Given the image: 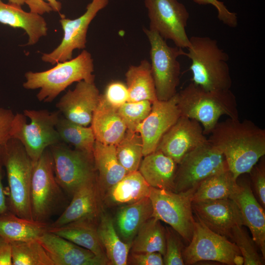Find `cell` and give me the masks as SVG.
Listing matches in <instances>:
<instances>
[{
	"mask_svg": "<svg viewBox=\"0 0 265 265\" xmlns=\"http://www.w3.org/2000/svg\"><path fill=\"white\" fill-rule=\"evenodd\" d=\"M192 209L196 217L210 229L229 239L234 226H243L240 211L231 198L192 201Z\"/></svg>",
	"mask_w": 265,
	"mask_h": 265,
	"instance_id": "cell-18",
	"label": "cell"
},
{
	"mask_svg": "<svg viewBox=\"0 0 265 265\" xmlns=\"http://www.w3.org/2000/svg\"><path fill=\"white\" fill-rule=\"evenodd\" d=\"M65 194L55 179L52 156L48 148L33 164L30 190L33 219L48 222L64 206Z\"/></svg>",
	"mask_w": 265,
	"mask_h": 265,
	"instance_id": "cell-7",
	"label": "cell"
},
{
	"mask_svg": "<svg viewBox=\"0 0 265 265\" xmlns=\"http://www.w3.org/2000/svg\"><path fill=\"white\" fill-rule=\"evenodd\" d=\"M150 44L151 67L158 100L166 101L177 94L181 65L177 58L186 56L182 48L168 46L156 31L144 27Z\"/></svg>",
	"mask_w": 265,
	"mask_h": 265,
	"instance_id": "cell-8",
	"label": "cell"
},
{
	"mask_svg": "<svg viewBox=\"0 0 265 265\" xmlns=\"http://www.w3.org/2000/svg\"><path fill=\"white\" fill-rule=\"evenodd\" d=\"M97 230L108 264L126 265L131 244L121 239L111 217L107 214H102L97 225Z\"/></svg>",
	"mask_w": 265,
	"mask_h": 265,
	"instance_id": "cell-31",
	"label": "cell"
},
{
	"mask_svg": "<svg viewBox=\"0 0 265 265\" xmlns=\"http://www.w3.org/2000/svg\"><path fill=\"white\" fill-rule=\"evenodd\" d=\"M99 189L97 181L79 187L70 204L50 227L61 226L77 221L97 220L99 214Z\"/></svg>",
	"mask_w": 265,
	"mask_h": 265,
	"instance_id": "cell-21",
	"label": "cell"
},
{
	"mask_svg": "<svg viewBox=\"0 0 265 265\" xmlns=\"http://www.w3.org/2000/svg\"><path fill=\"white\" fill-rule=\"evenodd\" d=\"M102 96L110 106L118 109L128 102L129 92L124 83L119 81H113L108 84Z\"/></svg>",
	"mask_w": 265,
	"mask_h": 265,
	"instance_id": "cell-40",
	"label": "cell"
},
{
	"mask_svg": "<svg viewBox=\"0 0 265 265\" xmlns=\"http://www.w3.org/2000/svg\"><path fill=\"white\" fill-rule=\"evenodd\" d=\"M229 170L213 175L202 181L196 188L192 201H207L230 198L238 188Z\"/></svg>",
	"mask_w": 265,
	"mask_h": 265,
	"instance_id": "cell-32",
	"label": "cell"
},
{
	"mask_svg": "<svg viewBox=\"0 0 265 265\" xmlns=\"http://www.w3.org/2000/svg\"><path fill=\"white\" fill-rule=\"evenodd\" d=\"M194 218L191 239L183 251L185 265L202 261L228 265L243 264V257L234 242L212 231L197 217Z\"/></svg>",
	"mask_w": 265,
	"mask_h": 265,
	"instance_id": "cell-9",
	"label": "cell"
},
{
	"mask_svg": "<svg viewBox=\"0 0 265 265\" xmlns=\"http://www.w3.org/2000/svg\"><path fill=\"white\" fill-rule=\"evenodd\" d=\"M177 167L173 159L156 150L144 156L138 171L151 187L175 192Z\"/></svg>",
	"mask_w": 265,
	"mask_h": 265,
	"instance_id": "cell-23",
	"label": "cell"
},
{
	"mask_svg": "<svg viewBox=\"0 0 265 265\" xmlns=\"http://www.w3.org/2000/svg\"><path fill=\"white\" fill-rule=\"evenodd\" d=\"M10 243L12 265H54L37 239Z\"/></svg>",
	"mask_w": 265,
	"mask_h": 265,
	"instance_id": "cell-36",
	"label": "cell"
},
{
	"mask_svg": "<svg viewBox=\"0 0 265 265\" xmlns=\"http://www.w3.org/2000/svg\"><path fill=\"white\" fill-rule=\"evenodd\" d=\"M108 3L109 0H92L87 5L86 11L80 17L71 20L61 16L60 22L63 30V37L61 43L51 53H44L42 60L54 64L71 59L75 50L85 49L87 32L90 23Z\"/></svg>",
	"mask_w": 265,
	"mask_h": 265,
	"instance_id": "cell-14",
	"label": "cell"
},
{
	"mask_svg": "<svg viewBox=\"0 0 265 265\" xmlns=\"http://www.w3.org/2000/svg\"><path fill=\"white\" fill-rule=\"evenodd\" d=\"M210 134L208 140L224 156L236 179L249 173L265 155V130L251 120L228 118L218 122Z\"/></svg>",
	"mask_w": 265,
	"mask_h": 265,
	"instance_id": "cell-1",
	"label": "cell"
},
{
	"mask_svg": "<svg viewBox=\"0 0 265 265\" xmlns=\"http://www.w3.org/2000/svg\"><path fill=\"white\" fill-rule=\"evenodd\" d=\"M37 239L54 265H105L108 262L88 249L47 232Z\"/></svg>",
	"mask_w": 265,
	"mask_h": 265,
	"instance_id": "cell-19",
	"label": "cell"
},
{
	"mask_svg": "<svg viewBox=\"0 0 265 265\" xmlns=\"http://www.w3.org/2000/svg\"><path fill=\"white\" fill-rule=\"evenodd\" d=\"M101 94L94 81L80 80L74 90H68L56 106L67 119L81 126L91 124Z\"/></svg>",
	"mask_w": 265,
	"mask_h": 265,
	"instance_id": "cell-17",
	"label": "cell"
},
{
	"mask_svg": "<svg viewBox=\"0 0 265 265\" xmlns=\"http://www.w3.org/2000/svg\"><path fill=\"white\" fill-rule=\"evenodd\" d=\"M242 227L237 225L233 228L231 239L239 250L243 259V265H265V259L259 254L255 243Z\"/></svg>",
	"mask_w": 265,
	"mask_h": 265,
	"instance_id": "cell-37",
	"label": "cell"
},
{
	"mask_svg": "<svg viewBox=\"0 0 265 265\" xmlns=\"http://www.w3.org/2000/svg\"><path fill=\"white\" fill-rule=\"evenodd\" d=\"M152 105V103L148 100L127 102L117 109L127 130L135 132L137 126L149 114Z\"/></svg>",
	"mask_w": 265,
	"mask_h": 265,
	"instance_id": "cell-38",
	"label": "cell"
},
{
	"mask_svg": "<svg viewBox=\"0 0 265 265\" xmlns=\"http://www.w3.org/2000/svg\"><path fill=\"white\" fill-rule=\"evenodd\" d=\"M50 224L20 217L8 211L0 215V237L9 241L37 239L49 231Z\"/></svg>",
	"mask_w": 265,
	"mask_h": 265,
	"instance_id": "cell-29",
	"label": "cell"
},
{
	"mask_svg": "<svg viewBox=\"0 0 265 265\" xmlns=\"http://www.w3.org/2000/svg\"><path fill=\"white\" fill-rule=\"evenodd\" d=\"M26 0H8L9 2L21 6L26 3Z\"/></svg>",
	"mask_w": 265,
	"mask_h": 265,
	"instance_id": "cell-48",
	"label": "cell"
},
{
	"mask_svg": "<svg viewBox=\"0 0 265 265\" xmlns=\"http://www.w3.org/2000/svg\"><path fill=\"white\" fill-rule=\"evenodd\" d=\"M30 12L41 15L52 11L59 12L61 3L57 0H26Z\"/></svg>",
	"mask_w": 265,
	"mask_h": 265,
	"instance_id": "cell-44",
	"label": "cell"
},
{
	"mask_svg": "<svg viewBox=\"0 0 265 265\" xmlns=\"http://www.w3.org/2000/svg\"><path fill=\"white\" fill-rule=\"evenodd\" d=\"M166 249V232L160 220L152 216L141 226L131 245L132 252H154L163 256Z\"/></svg>",
	"mask_w": 265,
	"mask_h": 265,
	"instance_id": "cell-33",
	"label": "cell"
},
{
	"mask_svg": "<svg viewBox=\"0 0 265 265\" xmlns=\"http://www.w3.org/2000/svg\"><path fill=\"white\" fill-rule=\"evenodd\" d=\"M200 5L212 4L217 10L218 18L223 24L231 27H235L238 25L237 13L229 10L222 1L218 0H193Z\"/></svg>",
	"mask_w": 265,
	"mask_h": 265,
	"instance_id": "cell-41",
	"label": "cell"
},
{
	"mask_svg": "<svg viewBox=\"0 0 265 265\" xmlns=\"http://www.w3.org/2000/svg\"><path fill=\"white\" fill-rule=\"evenodd\" d=\"M207 139L198 121L181 116L163 135L156 150L178 164L187 153Z\"/></svg>",
	"mask_w": 265,
	"mask_h": 265,
	"instance_id": "cell-16",
	"label": "cell"
},
{
	"mask_svg": "<svg viewBox=\"0 0 265 265\" xmlns=\"http://www.w3.org/2000/svg\"><path fill=\"white\" fill-rule=\"evenodd\" d=\"M153 207L149 197L123 205L117 211L114 226L121 239L131 244L143 223L152 216Z\"/></svg>",
	"mask_w": 265,
	"mask_h": 265,
	"instance_id": "cell-25",
	"label": "cell"
},
{
	"mask_svg": "<svg viewBox=\"0 0 265 265\" xmlns=\"http://www.w3.org/2000/svg\"><path fill=\"white\" fill-rule=\"evenodd\" d=\"M237 205L243 226L250 230L252 239L265 259V214L263 207L256 199L248 183L239 184L230 197Z\"/></svg>",
	"mask_w": 265,
	"mask_h": 265,
	"instance_id": "cell-20",
	"label": "cell"
},
{
	"mask_svg": "<svg viewBox=\"0 0 265 265\" xmlns=\"http://www.w3.org/2000/svg\"><path fill=\"white\" fill-rule=\"evenodd\" d=\"M181 116L198 121L210 134L223 115L238 119L236 97L230 89L207 91L191 82L177 93Z\"/></svg>",
	"mask_w": 265,
	"mask_h": 265,
	"instance_id": "cell-2",
	"label": "cell"
},
{
	"mask_svg": "<svg viewBox=\"0 0 265 265\" xmlns=\"http://www.w3.org/2000/svg\"><path fill=\"white\" fill-rule=\"evenodd\" d=\"M93 155L98 172L97 183L99 191H106L128 173L118 160L115 145L95 141Z\"/></svg>",
	"mask_w": 265,
	"mask_h": 265,
	"instance_id": "cell-27",
	"label": "cell"
},
{
	"mask_svg": "<svg viewBox=\"0 0 265 265\" xmlns=\"http://www.w3.org/2000/svg\"><path fill=\"white\" fill-rule=\"evenodd\" d=\"M49 149L55 179L65 194L72 196L79 187L97 181L93 154L71 149L62 142Z\"/></svg>",
	"mask_w": 265,
	"mask_h": 265,
	"instance_id": "cell-10",
	"label": "cell"
},
{
	"mask_svg": "<svg viewBox=\"0 0 265 265\" xmlns=\"http://www.w3.org/2000/svg\"><path fill=\"white\" fill-rule=\"evenodd\" d=\"M14 115L10 109L0 107V148L11 138L10 131Z\"/></svg>",
	"mask_w": 265,
	"mask_h": 265,
	"instance_id": "cell-45",
	"label": "cell"
},
{
	"mask_svg": "<svg viewBox=\"0 0 265 265\" xmlns=\"http://www.w3.org/2000/svg\"><path fill=\"white\" fill-rule=\"evenodd\" d=\"M227 170L224 156L207 139L187 153L178 164L175 192L196 188L206 179Z\"/></svg>",
	"mask_w": 265,
	"mask_h": 265,
	"instance_id": "cell-12",
	"label": "cell"
},
{
	"mask_svg": "<svg viewBox=\"0 0 265 265\" xmlns=\"http://www.w3.org/2000/svg\"><path fill=\"white\" fill-rule=\"evenodd\" d=\"M150 20V29L156 31L175 46L187 48L190 45L186 27L189 14L178 0H144Z\"/></svg>",
	"mask_w": 265,
	"mask_h": 265,
	"instance_id": "cell-13",
	"label": "cell"
},
{
	"mask_svg": "<svg viewBox=\"0 0 265 265\" xmlns=\"http://www.w3.org/2000/svg\"><path fill=\"white\" fill-rule=\"evenodd\" d=\"M196 188L176 192L151 187L152 216L169 225L184 239H191L195 218L192 202Z\"/></svg>",
	"mask_w": 265,
	"mask_h": 265,
	"instance_id": "cell-11",
	"label": "cell"
},
{
	"mask_svg": "<svg viewBox=\"0 0 265 265\" xmlns=\"http://www.w3.org/2000/svg\"><path fill=\"white\" fill-rule=\"evenodd\" d=\"M60 112L25 109L15 114L10 137L19 140L34 162L50 146L61 142L56 129Z\"/></svg>",
	"mask_w": 265,
	"mask_h": 265,
	"instance_id": "cell-6",
	"label": "cell"
},
{
	"mask_svg": "<svg viewBox=\"0 0 265 265\" xmlns=\"http://www.w3.org/2000/svg\"><path fill=\"white\" fill-rule=\"evenodd\" d=\"M180 116L177 93L168 100L152 103L149 114L135 130L142 140L144 157L156 151L163 135Z\"/></svg>",
	"mask_w": 265,
	"mask_h": 265,
	"instance_id": "cell-15",
	"label": "cell"
},
{
	"mask_svg": "<svg viewBox=\"0 0 265 265\" xmlns=\"http://www.w3.org/2000/svg\"><path fill=\"white\" fill-rule=\"evenodd\" d=\"M96 221L91 219L77 221L57 227H50L49 232L89 250L108 264L99 238Z\"/></svg>",
	"mask_w": 265,
	"mask_h": 265,
	"instance_id": "cell-26",
	"label": "cell"
},
{
	"mask_svg": "<svg viewBox=\"0 0 265 265\" xmlns=\"http://www.w3.org/2000/svg\"><path fill=\"white\" fill-rule=\"evenodd\" d=\"M117 109L108 104L101 94L90 124L96 141L116 145L124 137L127 128Z\"/></svg>",
	"mask_w": 265,
	"mask_h": 265,
	"instance_id": "cell-22",
	"label": "cell"
},
{
	"mask_svg": "<svg viewBox=\"0 0 265 265\" xmlns=\"http://www.w3.org/2000/svg\"><path fill=\"white\" fill-rule=\"evenodd\" d=\"M253 187L260 204L265 206V167L264 162L254 166L250 172Z\"/></svg>",
	"mask_w": 265,
	"mask_h": 265,
	"instance_id": "cell-42",
	"label": "cell"
},
{
	"mask_svg": "<svg viewBox=\"0 0 265 265\" xmlns=\"http://www.w3.org/2000/svg\"><path fill=\"white\" fill-rule=\"evenodd\" d=\"M0 161L6 169L9 186V211L32 219L30 190L33 162L21 142L10 138L0 148Z\"/></svg>",
	"mask_w": 265,
	"mask_h": 265,
	"instance_id": "cell-4",
	"label": "cell"
},
{
	"mask_svg": "<svg viewBox=\"0 0 265 265\" xmlns=\"http://www.w3.org/2000/svg\"><path fill=\"white\" fill-rule=\"evenodd\" d=\"M115 149L119 163L128 173L138 171L143 156L142 140L138 132L127 130Z\"/></svg>",
	"mask_w": 265,
	"mask_h": 265,
	"instance_id": "cell-35",
	"label": "cell"
},
{
	"mask_svg": "<svg viewBox=\"0 0 265 265\" xmlns=\"http://www.w3.org/2000/svg\"><path fill=\"white\" fill-rule=\"evenodd\" d=\"M56 129L61 142L72 145L75 149L93 154L96 140L91 127L81 126L60 116Z\"/></svg>",
	"mask_w": 265,
	"mask_h": 265,
	"instance_id": "cell-34",
	"label": "cell"
},
{
	"mask_svg": "<svg viewBox=\"0 0 265 265\" xmlns=\"http://www.w3.org/2000/svg\"><path fill=\"white\" fill-rule=\"evenodd\" d=\"M150 189L138 171L128 173L106 191L105 200L109 205H125L149 197Z\"/></svg>",
	"mask_w": 265,
	"mask_h": 265,
	"instance_id": "cell-28",
	"label": "cell"
},
{
	"mask_svg": "<svg viewBox=\"0 0 265 265\" xmlns=\"http://www.w3.org/2000/svg\"><path fill=\"white\" fill-rule=\"evenodd\" d=\"M186 56L193 83L207 91L230 89L232 80L228 54L220 49L216 40L206 36H191Z\"/></svg>",
	"mask_w": 265,
	"mask_h": 265,
	"instance_id": "cell-3",
	"label": "cell"
},
{
	"mask_svg": "<svg viewBox=\"0 0 265 265\" xmlns=\"http://www.w3.org/2000/svg\"><path fill=\"white\" fill-rule=\"evenodd\" d=\"M2 165L0 161V215L9 211L7 200L2 184Z\"/></svg>",
	"mask_w": 265,
	"mask_h": 265,
	"instance_id": "cell-47",
	"label": "cell"
},
{
	"mask_svg": "<svg viewBox=\"0 0 265 265\" xmlns=\"http://www.w3.org/2000/svg\"><path fill=\"white\" fill-rule=\"evenodd\" d=\"M0 23L24 29L28 36L26 45H34L47 33L46 22L41 15L26 12L20 5L10 2L5 3L1 0H0Z\"/></svg>",
	"mask_w": 265,
	"mask_h": 265,
	"instance_id": "cell-24",
	"label": "cell"
},
{
	"mask_svg": "<svg viewBox=\"0 0 265 265\" xmlns=\"http://www.w3.org/2000/svg\"><path fill=\"white\" fill-rule=\"evenodd\" d=\"M0 265H12L10 241L0 237Z\"/></svg>",
	"mask_w": 265,
	"mask_h": 265,
	"instance_id": "cell-46",
	"label": "cell"
},
{
	"mask_svg": "<svg viewBox=\"0 0 265 265\" xmlns=\"http://www.w3.org/2000/svg\"><path fill=\"white\" fill-rule=\"evenodd\" d=\"M93 60L90 53L83 50L74 58L57 63L49 70L25 74L23 86L26 89H40L37 98L40 102H52L62 91L74 82L94 81Z\"/></svg>",
	"mask_w": 265,
	"mask_h": 265,
	"instance_id": "cell-5",
	"label": "cell"
},
{
	"mask_svg": "<svg viewBox=\"0 0 265 265\" xmlns=\"http://www.w3.org/2000/svg\"><path fill=\"white\" fill-rule=\"evenodd\" d=\"M181 243L179 238L172 232H166V249L163 255L165 265H185L183 258Z\"/></svg>",
	"mask_w": 265,
	"mask_h": 265,
	"instance_id": "cell-39",
	"label": "cell"
},
{
	"mask_svg": "<svg viewBox=\"0 0 265 265\" xmlns=\"http://www.w3.org/2000/svg\"><path fill=\"white\" fill-rule=\"evenodd\" d=\"M129 92L128 102L157 100L150 62L141 60L138 65H131L125 73Z\"/></svg>",
	"mask_w": 265,
	"mask_h": 265,
	"instance_id": "cell-30",
	"label": "cell"
},
{
	"mask_svg": "<svg viewBox=\"0 0 265 265\" xmlns=\"http://www.w3.org/2000/svg\"><path fill=\"white\" fill-rule=\"evenodd\" d=\"M162 255L157 252H131L128 257V263L135 265H162Z\"/></svg>",
	"mask_w": 265,
	"mask_h": 265,
	"instance_id": "cell-43",
	"label": "cell"
}]
</instances>
